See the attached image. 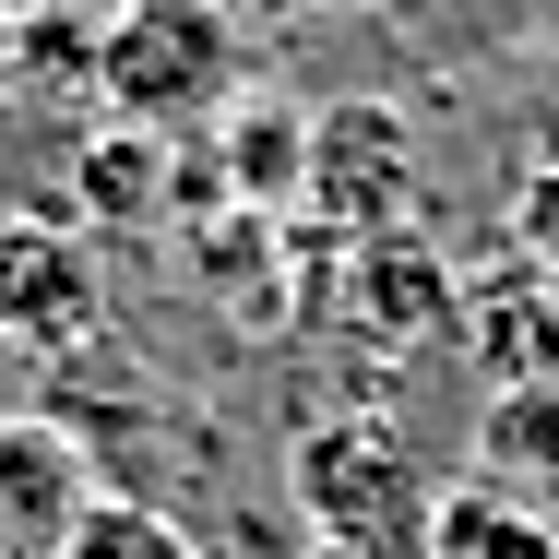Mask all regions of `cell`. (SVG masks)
<instances>
[{
	"mask_svg": "<svg viewBox=\"0 0 559 559\" xmlns=\"http://www.w3.org/2000/svg\"><path fill=\"white\" fill-rule=\"evenodd\" d=\"M286 500L310 524V548L334 559H429V524H441V488L417 476V452L393 417H322L286 452Z\"/></svg>",
	"mask_w": 559,
	"mask_h": 559,
	"instance_id": "cell-1",
	"label": "cell"
},
{
	"mask_svg": "<svg viewBox=\"0 0 559 559\" xmlns=\"http://www.w3.org/2000/svg\"><path fill=\"white\" fill-rule=\"evenodd\" d=\"M96 96L131 131H191L238 96V24L215 0H131L119 24H96Z\"/></svg>",
	"mask_w": 559,
	"mask_h": 559,
	"instance_id": "cell-2",
	"label": "cell"
},
{
	"mask_svg": "<svg viewBox=\"0 0 559 559\" xmlns=\"http://www.w3.org/2000/svg\"><path fill=\"white\" fill-rule=\"evenodd\" d=\"M96 512V464L60 417H0V559H60V536Z\"/></svg>",
	"mask_w": 559,
	"mask_h": 559,
	"instance_id": "cell-3",
	"label": "cell"
},
{
	"mask_svg": "<svg viewBox=\"0 0 559 559\" xmlns=\"http://www.w3.org/2000/svg\"><path fill=\"white\" fill-rule=\"evenodd\" d=\"M96 310H108V286H96V262L72 238H48V226H12L0 238V334L12 345L60 357V345L96 334Z\"/></svg>",
	"mask_w": 559,
	"mask_h": 559,
	"instance_id": "cell-4",
	"label": "cell"
},
{
	"mask_svg": "<svg viewBox=\"0 0 559 559\" xmlns=\"http://www.w3.org/2000/svg\"><path fill=\"white\" fill-rule=\"evenodd\" d=\"M393 191H405V131H393V108L357 96V108H322V119H310V203H322V226L381 238Z\"/></svg>",
	"mask_w": 559,
	"mask_h": 559,
	"instance_id": "cell-5",
	"label": "cell"
},
{
	"mask_svg": "<svg viewBox=\"0 0 559 559\" xmlns=\"http://www.w3.org/2000/svg\"><path fill=\"white\" fill-rule=\"evenodd\" d=\"M345 322L393 345H429L452 322V274L429 238H357V274H345Z\"/></svg>",
	"mask_w": 559,
	"mask_h": 559,
	"instance_id": "cell-6",
	"label": "cell"
},
{
	"mask_svg": "<svg viewBox=\"0 0 559 559\" xmlns=\"http://www.w3.org/2000/svg\"><path fill=\"white\" fill-rule=\"evenodd\" d=\"M429 559H559V512H536L524 488H488V476H464V488H441Z\"/></svg>",
	"mask_w": 559,
	"mask_h": 559,
	"instance_id": "cell-7",
	"label": "cell"
},
{
	"mask_svg": "<svg viewBox=\"0 0 559 559\" xmlns=\"http://www.w3.org/2000/svg\"><path fill=\"white\" fill-rule=\"evenodd\" d=\"M476 476L488 488H559V381H500L476 417Z\"/></svg>",
	"mask_w": 559,
	"mask_h": 559,
	"instance_id": "cell-8",
	"label": "cell"
},
{
	"mask_svg": "<svg viewBox=\"0 0 559 559\" xmlns=\"http://www.w3.org/2000/svg\"><path fill=\"white\" fill-rule=\"evenodd\" d=\"M60 559H203L155 500H119V488H96V512L60 536Z\"/></svg>",
	"mask_w": 559,
	"mask_h": 559,
	"instance_id": "cell-9",
	"label": "cell"
},
{
	"mask_svg": "<svg viewBox=\"0 0 559 559\" xmlns=\"http://www.w3.org/2000/svg\"><path fill=\"white\" fill-rule=\"evenodd\" d=\"M512 238H524V250H536V262L559 274V155L536 167V179H524V191H512Z\"/></svg>",
	"mask_w": 559,
	"mask_h": 559,
	"instance_id": "cell-10",
	"label": "cell"
},
{
	"mask_svg": "<svg viewBox=\"0 0 559 559\" xmlns=\"http://www.w3.org/2000/svg\"><path fill=\"white\" fill-rule=\"evenodd\" d=\"M84 191H96V203H119V215H143V143H96V155H84Z\"/></svg>",
	"mask_w": 559,
	"mask_h": 559,
	"instance_id": "cell-11",
	"label": "cell"
},
{
	"mask_svg": "<svg viewBox=\"0 0 559 559\" xmlns=\"http://www.w3.org/2000/svg\"><path fill=\"white\" fill-rule=\"evenodd\" d=\"M0 12H24V0H0Z\"/></svg>",
	"mask_w": 559,
	"mask_h": 559,
	"instance_id": "cell-12",
	"label": "cell"
}]
</instances>
